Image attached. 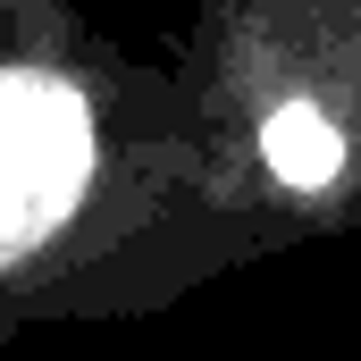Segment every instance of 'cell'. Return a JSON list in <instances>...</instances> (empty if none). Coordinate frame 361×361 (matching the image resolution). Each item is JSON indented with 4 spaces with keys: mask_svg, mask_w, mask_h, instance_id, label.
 <instances>
[{
    "mask_svg": "<svg viewBox=\"0 0 361 361\" xmlns=\"http://www.w3.org/2000/svg\"><path fill=\"white\" fill-rule=\"evenodd\" d=\"M85 109L42 76H0V261L25 252L85 185Z\"/></svg>",
    "mask_w": 361,
    "mask_h": 361,
    "instance_id": "obj_1",
    "label": "cell"
},
{
    "mask_svg": "<svg viewBox=\"0 0 361 361\" xmlns=\"http://www.w3.org/2000/svg\"><path fill=\"white\" fill-rule=\"evenodd\" d=\"M269 169L286 185H328V169H336V135H328L319 109H277V118H269Z\"/></svg>",
    "mask_w": 361,
    "mask_h": 361,
    "instance_id": "obj_2",
    "label": "cell"
}]
</instances>
